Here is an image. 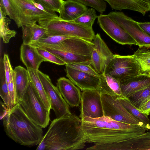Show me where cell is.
I'll use <instances>...</instances> for the list:
<instances>
[{"mask_svg": "<svg viewBox=\"0 0 150 150\" xmlns=\"http://www.w3.org/2000/svg\"><path fill=\"white\" fill-rule=\"evenodd\" d=\"M3 62L6 78L8 83L9 81L11 75L13 70L12 68L9 58L7 54H4Z\"/></svg>", "mask_w": 150, "mask_h": 150, "instance_id": "f35d334b", "label": "cell"}, {"mask_svg": "<svg viewBox=\"0 0 150 150\" xmlns=\"http://www.w3.org/2000/svg\"><path fill=\"white\" fill-rule=\"evenodd\" d=\"M37 48L38 53L46 59V61H49L58 65L66 64L63 61L50 52L43 48L39 47Z\"/></svg>", "mask_w": 150, "mask_h": 150, "instance_id": "d590c367", "label": "cell"}, {"mask_svg": "<svg viewBox=\"0 0 150 150\" xmlns=\"http://www.w3.org/2000/svg\"><path fill=\"white\" fill-rule=\"evenodd\" d=\"M38 47L54 49L91 56L92 52L94 48V45L91 41L82 38L71 37L57 45H43Z\"/></svg>", "mask_w": 150, "mask_h": 150, "instance_id": "4fadbf2b", "label": "cell"}, {"mask_svg": "<svg viewBox=\"0 0 150 150\" xmlns=\"http://www.w3.org/2000/svg\"><path fill=\"white\" fill-rule=\"evenodd\" d=\"M40 25L46 28L47 32L50 34L79 38L91 41L95 35L93 29L62 20L59 16Z\"/></svg>", "mask_w": 150, "mask_h": 150, "instance_id": "8992f818", "label": "cell"}, {"mask_svg": "<svg viewBox=\"0 0 150 150\" xmlns=\"http://www.w3.org/2000/svg\"><path fill=\"white\" fill-rule=\"evenodd\" d=\"M149 122H150V112L149 113Z\"/></svg>", "mask_w": 150, "mask_h": 150, "instance_id": "7bdbcfd3", "label": "cell"}, {"mask_svg": "<svg viewBox=\"0 0 150 150\" xmlns=\"http://www.w3.org/2000/svg\"><path fill=\"white\" fill-rule=\"evenodd\" d=\"M17 101L19 103L26 90L30 79L27 69L18 66L13 70Z\"/></svg>", "mask_w": 150, "mask_h": 150, "instance_id": "7402d4cb", "label": "cell"}, {"mask_svg": "<svg viewBox=\"0 0 150 150\" xmlns=\"http://www.w3.org/2000/svg\"><path fill=\"white\" fill-rule=\"evenodd\" d=\"M123 97L128 98L134 93L150 86V76L140 74L119 81Z\"/></svg>", "mask_w": 150, "mask_h": 150, "instance_id": "e0dca14e", "label": "cell"}, {"mask_svg": "<svg viewBox=\"0 0 150 150\" xmlns=\"http://www.w3.org/2000/svg\"><path fill=\"white\" fill-rule=\"evenodd\" d=\"M103 73L109 74L118 81L140 74L139 66L133 55L114 54L106 66Z\"/></svg>", "mask_w": 150, "mask_h": 150, "instance_id": "52a82bcc", "label": "cell"}, {"mask_svg": "<svg viewBox=\"0 0 150 150\" xmlns=\"http://www.w3.org/2000/svg\"><path fill=\"white\" fill-rule=\"evenodd\" d=\"M6 134L21 145H38L42 137V128L32 121L19 103L6 111L1 117Z\"/></svg>", "mask_w": 150, "mask_h": 150, "instance_id": "3957f363", "label": "cell"}, {"mask_svg": "<svg viewBox=\"0 0 150 150\" xmlns=\"http://www.w3.org/2000/svg\"><path fill=\"white\" fill-rule=\"evenodd\" d=\"M97 148L98 150H150V132L120 142L98 145Z\"/></svg>", "mask_w": 150, "mask_h": 150, "instance_id": "5bb4252c", "label": "cell"}, {"mask_svg": "<svg viewBox=\"0 0 150 150\" xmlns=\"http://www.w3.org/2000/svg\"><path fill=\"white\" fill-rule=\"evenodd\" d=\"M101 98L104 116L117 121L146 127L123 106L117 97L108 95L101 94Z\"/></svg>", "mask_w": 150, "mask_h": 150, "instance_id": "ba28073f", "label": "cell"}, {"mask_svg": "<svg viewBox=\"0 0 150 150\" xmlns=\"http://www.w3.org/2000/svg\"><path fill=\"white\" fill-rule=\"evenodd\" d=\"M46 9L59 13L64 2L63 0H34Z\"/></svg>", "mask_w": 150, "mask_h": 150, "instance_id": "836d02e7", "label": "cell"}, {"mask_svg": "<svg viewBox=\"0 0 150 150\" xmlns=\"http://www.w3.org/2000/svg\"><path fill=\"white\" fill-rule=\"evenodd\" d=\"M19 103L25 113L34 123L42 128L48 125L50 120V110L45 106L30 79Z\"/></svg>", "mask_w": 150, "mask_h": 150, "instance_id": "5b68a950", "label": "cell"}, {"mask_svg": "<svg viewBox=\"0 0 150 150\" xmlns=\"http://www.w3.org/2000/svg\"><path fill=\"white\" fill-rule=\"evenodd\" d=\"M23 43L30 44L38 40L47 31L45 28L36 23L22 26Z\"/></svg>", "mask_w": 150, "mask_h": 150, "instance_id": "603a6c76", "label": "cell"}, {"mask_svg": "<svg viewBox=\"0 0 150 150\" xmlns=\"http://www.w3.org/2000/svg\"><path fill=\"white\" fill-rule=\"evenodd\" d=\"M38 73L44 90L50 99L51 109L54 111L56 118L71 115L70 106L64 100L57 86L52 84L49 76L38 70Z\"/></svg>", "mask_w": 150, "mask_h": 150, "instance_id": "9c48e42d", "label": "cell"}, {"mask_svg": "<svg viewBox=\"0 0 150 150\" xmlns=\"http://www.w3.org/2000/svg\"><path fill=\"white\" fill-rule=\"evenodd\" d=\"M94 8L102 14L106 11V3L104 0H71Z\"/></svg>", "mask_w": 150, "mask_h": 150, "instance_id": "e575fe53", "label": "cell"}, {"mask_svg": "<svg viewBox=\"0 0 150 150\" xmlns=\"http://www.w3.org/2000/svg\"><path fill=\"white\" fill-rule=\"evenodd\" d=\"M6 16L0 9V37L2 38L4 43H7L11 38L15 36L17 33L15 30H11L9 28V25L11 21L10 18Z\"/></svg>", "mask_w": 150, "mask_h": 150, "instance_id": "f1b7e54d", "label": "cell"}, {"mask_svg": "<svg viewBox=\"0 0 150 150\" xmlns=\"http://www.w3.org/2000/svg\"></svg>", "mask_w": 150, "mask_h": 150, "instance_id": "f6af8a7d", "label": "cell"}, {"mask_svg": "<svg viewBox=\"0 0 150 150\" xmlns=\"http://www.w3.org/2000/svg\"><path fill=\"white\" fill-rule=\"evenodd\" d=\"M65 65L78 70L96 76L100 75L91 65L78 63H69Z\"/></svg>", "mask_w": 150, "mask_h": 150, "instance_id": "8d00e7d4", "label": "cell"}, {"mask_svg": "<svg viewBox=\"0 0 150 150\" xmlns=\"http://www.w3.org/2000/svg\"><path fill=\"white\" fill-rule=\"evenodd\" d=\"M92 42L94 45V49L105 60L107 66L113 58L114 54L110 50L99 33L95 35Z\"/></svg>", "mask_w": 150, "mask_h": 150, "instance_id": "4316f807", "label": "cell"}, {"mask_svg": "<svg viewBox=\"0 0 150 150\" xmlns=\"http://www.w3.org/2000/svg\"><path fill=\"white\" fill-rule=\"evenodd\" d=\"M56 85L63 98L70 106H79L81 93L80 89L72 81L64 77H60L57 80Z\"/></svg>", "mask_w": 150, "mask_h": 150, "instance_id": "2e32d148", "label": "cell"}, {"mask_svg": "<svg viewBox=\"0 0 150 150\" xmlns=\"http://www.w3.org/2000/svg\"><path fill=\"white\" fill-rule=\"evenodd\" d=\"M20 59L27 69L38 70L41 63L46 59L38 52L37 48L23 43L20 49Z\"/></svg>", "mask_w": 150, "mask_h": 150, "instance_id": "d6986e66", "label": "cell"}, {"mask_svg": "<svg viewBox=\"0 0 150 150\" xmlns=\"http://www.w3.org/2000/svg\"><path fill=\"white\" fill-rule=\"evenodd\" d=\"M138 24L146 34L150 37V22H138Z\"/></svg>", "mask_w": 150, "mask_h": 150, "instance_id": "60d3db41", "label": "cell"}, {"mask_svg": "<svg viewBox=\"0 0 150 150\" xmlns=\"http://www.w3.org/2000/svg\"><path fill=\"white\" fill-rule=\"evenodd\" d=\"M40 48V47H39ZM50 52L67 64L78 63L90 65L91 56L76 54L69 52L46 48H40Z\"/></svg>", "mask_w": 150, "mask_h": 150, "instance_id": "cb8c5ba5", "label": "cell"}, {"mask_svg": "<svg viewBox=\"0 0 150 150\" xmlns=\"http://www.w3.org/2000/svg\"><path fill=\"white\" fill-rule=\"evenodd\" d=\"M149 16L150 17V15Z\"/></svg>", "mask_w": 150, "mask_h": 150, "instance_id": "ee69618b", "label": "cell"}, {"mask_svg": "<svg viewBox=\"0 0 150 150\" xmlns=\"http://www.w3.org/2000/svg\"><path fill=\"white\" fill-rule=\"evenodd\" d=\"M0 95L3 103L9 110V95L8 83L4 71L3 59H0Z\"/></svg>", "mask_w": 150, "mask_h": 150, "instance_id": "1f68e13d", "label": "cell"}, {"mask_svg": "<svg viewBox=\"0 0 150 150\" xmlns=\"http://www.w3.org/2000/svg\"><path fill=\"white\" fill-rule=\"evenodd\" d=\"M81 120L86 142L96 145L122 142L142 135L148 130L145 126L122 122L105 116L96 118L85 117Z\"/></svg>", "mask_w": 150, "mask_h": 150, "instance_id": "6da1fadb", "label": "cell"}, {"mask_svg": "<svg viewBox=\"0 0 150 150\" xmlns=\"http://www.w3.org/2000/svg\"><path fill=\"white\" fill-rule=\"evenodd\" d=\"M30 79L36 90L40 97L46 107L49 110L51 109L50 99L45 92L39 77L38 70L31 69H27Z\"/></svg>", "mask_w": 150, "mask_h": 150, "instance_id": "484cf974", "label": "cell"}, {"mask_svg": "<svg viewBox=\"0 0 150 150\" xmlns=\"http://www.w3.org/2000/svg\"><path fill=\"white\" fill-rule=\"evenodd\" d=\"M71 37L52 34L47 31L38 40L29 45L36 47L43 45H56L60 43L65 40Z\"/></svg>", "mask_w": 150, "mask_h": 150, "instance_id": "f546056e", "label": "cell"}, {"mask_svg": "<svg viewBox=\"0 0 150 150\" xmlns=\"http://www.w3.org/2000/svg\"><path fill=\"white\" fill-rule=\"evenodd\" d=\"M101 95L98 90L83 91L79 116L81 119L85 117L98 118L104 116Z\"/></svg>", "mask_w": 150, "mask_h": 150, "instance_id": "8fae6325", "label": "cell"}, {"mask_svg": "<svg viewBox=\"0 0 150 150\" xmlns=\"http://www.w3.org/2000/svg\"><path fill=\"white\" fill-rule=\"evenodd\" d=\"M0 9L6 16H8L10 19L14 21L15 18L9 0H1Z\"/></svg>", "mask_w": 150, "mask_h": 150, "instance_id": "74e56055", "label": "cell"}, {"mask_svg": "<svg viewBox=\"0 0 150 150\" xmlns=\"http://www.w3.org/2000/svg\"><path fill=\"white\" fill-rule=\"evenodd\" d=\"M132 55L139 65L140 74L150 76V46H139Z\"/></svg>", "mask_w": 150, "mask_h": 150, "instance_id": "d4e9b609", "label": "cell"}, {"mask_svg": "<svg viewBox=\"0 0 150 150\" xmlns=\"http://www.w3.org/2000/svg\"><path fill=\"white\" fill-rule=\"evenodd\" d=\"M88 8L87 6L71 0L64 1L59 13L61 19L70 21L77 18Z\"/></svg>", "mask_w": 150, "mask_h": 150, "instance_id": "44dd1931", "label": "cell"}, {"mask_svg": "<svg viewBox=\"0 0 150 150\" xmlns=\"http://www.w3.org/2000/svg\"><path fill=\"white\" fill-rule=\"evenodd\" d=\"M123 106L133 116L143 122L146 126L148 130H150L149 118L142 113L139 110L133 105L128 98H118Z\"/></svg>", "mask_w": 150, "mask_h": 150, "instance_id": "83f0119b", "label": "cell"}, {"mask_svg": "<svg viewBox=\"0 0 150 150\" xmlns=\"http://www.w3.org/2000/svg\"><path fill=\"white\" fill-rule=\"evenodd\" d=\"M99 86L98 89L101 94H106L117 98L123 97L119 82L115 78L106 73L100 75Z\"/></svg>", "mask_w": 150, "mask_h": 150, "instance_id": "ffe728a7", "label": "cell"}, {"mask_svg": "<svg viewBox=\"0 0 150 150\" xmlns=\"http://www.w3.org/2000/svg\"><path fill=\"white\" fill-rule=\"evenodd\" d=\"M65 67L67 77L81 91L98 89L100 76H96L82 72L66 65Z\"/></svg>", "mask_w": 150, "mask_h": 150, "instance_id": "9a60e30c", "label": "cell"}, {"mask_svg": "<svg viewBox=\"0 0 150 150\" xmlns=\"http://www.w3.org/2000/svg\"><path fill=\"white\" fill-rule=\"evenodd\" d=\"M138 109L143 113L149 115L150 112V98L145 101Z\"/></svg>", "mask_w": 150, "mask_h": 150, "instance_id": "ab89813d", "label": "cell"}, {"mask_svg": "<svg viewBox=\"0 0 150 150\" xmlns=\"http://www.w3.org/2000/svg\"><path fill=\"white\" fill-rule=\"evenodd\" d=\"M98 17L96 10L92 8H88L79 17L70 21L93 29L92 26Z\"/></svg>", "mask_w": 150, "mask_h": 150, "instance_id": "4dcf8cb0", "label": "cell"}, {"mask_svg": "<svg viewBox=\"0 0 150 150\" xmlns=\"http://www.w3.org/2000/svg\"><path fill=\"white\" fill-rule=\"evenodd\" d=\"M30 1L33 2L34 1V0H28Z\"/></svg>", "mask_w": 150, "mask_h": 150, "instance_id": "b9f144b4", "label": "cell"}, {"mask_svg": "<svg viewBox=\"0 0 150 150\" xmlns=\"http://www.w3.org/2000/svg\"><path fill=\"white\" fill-rule=\"evenodd\" d=\"M86 142L81 120L72 114L52 120L36 150L81 149L85 147Z\"/></svg>", "mask_w": 150, "mask_h": 150, "instance_id": "7a4b0ae2", "label": "cell"}, {"mask_svg": "<svg viewBox=\"0 0 150 150\" xmlns=\"http://www.w3.org/2000/svg\"><path fill=\"white\" fill-rule=\"evenodd\" d=\"M9 1L18 28L37 22L40 25L58 16L55 12L44 11L28 0Z\"/></svg>", "mask_w": 150, "mask_h": 150, "instance_id": "277c9868", "label": "cell"}, {"mask_svg": "<svg viewBox=\"0 0 150 150\" xmlns=\"http://www.w3.org/2000/svg\"><path fill=\"white\" fill-rule=\"evenodd\" d=\"M108 15L124 29L137 42L139 46H150V37L143 31L138 22L123 12L113 11Z\"/></svg>", "mask_w": 150, "mask_h": 150, "instance_id": "30bf717a", "label": "cell"}, {"mask_svg": "<svg viewBox=\"0 0 150 150\" xmlns=\"http://www.w3.org/2000/svg\"><path fill=\"white\" fill-rule=\"evenodd\" d=\"M97 23L102 30L117 42L122 45H138L132 37L108 15L100 14L98 16Z\"/></svg>", "mask_w": 150, "mask_h": 150, "instance_id": "7c38bea8", "label": "cell"}, {"mask_svg": "<svg viewBox=\"0 0 150 150\" xmlns=\"http://www.w3.org/2000/svg\"><path fill=\"white\" fill-rule=\"evenodd\" d=\"M112 10L121 11L131 10L138 12L144 16L150 11V0H104Z\"/></svg>", "mask_w": 150, "mask_h": 150, "instance_id": "ac0fdd59", "label": "cell"}, {"mask_svg": "<svg viewBox=\"0 0 150 150\" xmlns=\"http://www.w3.org/2000/svg\"><path fill=\"white\" fill-rule=\"evenodd\" d=\"M150 98V86L130 95L128 98L131 103L139 108L146 100Z\"/></svg>", "mask_w": 150, "mask_h": 150, "instance_id": "d6a6232c", "label": "cell"}]
</instances>
